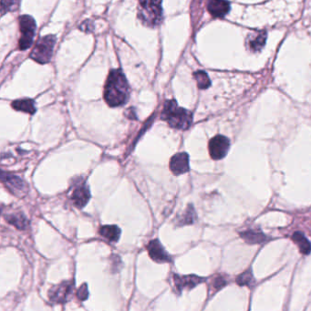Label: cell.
<instances>
[{"mask_svg": "<svg viewBox=\"0 0 311 311\" xmlns=\"http://www.w3.org/2000/svg\"><path fill=\"white\" fill-rule=\"evenodd\" d=\"M130 97V87L121 69H111L104 86V100L110 107L125 104Z\"/></svg>", "mask_w": 311, "mask_h": 311, "instance_id": "6da1fadb", "label": "cell"}, {"mask_svg": "<svg viewBox=\"0 0 311 311\" xmlns=\"http://www.w3.org/2000/svg\"><path fill=\"white\" fill-rule=\"evenodd\" d=\"M161 119L166 121L173 129L185 131L190 128L193 122V114L190 111L181 108L176 100H169L164 103Z\"/></svg>", "mask_w": 311, "mask_h": 311, "instance_id": "7a4b0ae2", "label": "cell"}, {"mask_svg": "<svg viewBox=\"0 0 311 311\" xmlns=\"http://www.w3.org/2000/svg\"><path fill=\"white\" fill-rule=\"evenodd\" d=\"M138 18L148 27L159 26L163 21L162 1H141L138 6Z\"/></svg>", "mask_w": 311, "mask_h": 311, "instance_id": "3957f363", "label": "cell"}, {"mask_svg": "<svg viewBox=\"0 0 311 311\" xmlns=\"http://www.w3.org/2000/svg\"><path fill=\"white\" fill-rule=\"evenodd\" d=\"M56 37L54 35H48L40 37L30 53V58L37 61V63H48L52 58L53 50L56 44Z\"/></svg>", "mask_w": 311, "mask_h": 311, "instance_id": "277c9868", "label": "cell"}, {"mask_svg": "<svg viewBox=\"0 0 311 311\" xmlns=\"http://www.w3.org/2000/svg\"><path fill=\"white\" fill-rule=\"evenodd\" d=\"M19 28L21 32V37L18 41V47L21 50H26L33 43L34 37L36 35L37 25L35 19L31 16L23 15L19 17Z\"/></svg>", "mask_w": 311, "mask_h": 311, "instance_id": "5b68a950", "label": "cell"}, {"mask_svg": "<svg viewBox=\"0 0 311 311\" xmlns=\"http://www.w3.org/2000/svg\"><path fill=\"white\" fill-rule=\"evenodd\" d=\"M75 289L74 280L63 281L48 291V299L52 304H64L71 299Z\"/></svg>", "mask_w": 311, "mask_h": 311, "instance_id": "8992f818", "label": "cell"}, {"mask_svg": "<svg viewBox=\"0 0 311 311\" xmlns=\"http://www.w3.org/2000/svg\"><path fill=\"white\" fill-rule=\"evenodd\" d=\"M1 179L3 184L6 186V188L10 191L13 195H16L18 197H22L23 195H26L28 191V187L26 183L17 175L2 172Z\"/></svg>", "mask_w": 311, "mask_h": 311, "instance_id": "52a82bcc", "label": "cell"}, {"mask_svg": "<svg viewBox=\"0 0 311 311\" xmlns=\"http://www.w3.org/2000/svg\"><path fill=\"white\" fill-rule=\"evenodd\" d=\"M208 148L212 158L214 160H221L228 153L230 148V142L226 136L216 135L210 140Z\"/></svg>", "mask_w": 311, "mask_h": 311, "instance_id": "ba28073f", "label": "cell"}, {"mask_svg": "<svg viewBox=\"0 0 311 311\" xmlns=\"http://www.w3.org/2000/svg\"><path fill=\"white\" fill-rule=\"evenodd\" d=\"M90 198V188L80 179L79 182L74 185L73 190L70 195V200L72 201L74 206L81 209L88 204Z\"/></svg>", "mask_w": 311, "mask_h": 311, "instance_id": "9c48e42d", "label": "cell"}, {"mask_svg": "<svg viewBox=\"0 0 311 311\" xmlns=\"http://www.w3.org/2000/svg\"><path fill=\"white\" fill-rule=\"evenodd\" d=\"M174 287L175 290L181 293L183 290H192L196 286L205 282L206 279L198 277L196 275H188V276H179L178 274H174Z\"/></svg>", "mask_w": 311, "mask_h": 311, "instance_id": "30bf717a", "label": "cell"}, {"mask_svg": "<svg viewBox=\"0 0 311 311\" xmlns=\"http://www.w3.org/2000/svg\"><path fill=\"white\" fill-rule=\"evenodd\" d=\"M150 258L157 263L172 262V258L165 250L159 240H152L146 247Z\"/></svg>", "mask_w": 311, "mask_h": 311, "instance_id": "8fae6325", "label": "cell"}, {"mask_svg": "<svg viewBox=\"0 0 311 311\" xmlns=\"http://www.w3.org/2000/svg\"><path fill=\"white\" fill-rule=\"evenodd\" d=\"M170 170L175 175L185 174L190 170L189 155L186 153H176L170 161Z\"/></svg>", "mask_w": 311, "mask_h": 311, "instance_id": "7c38bea8", "label": "cell"}, {"mask_svg": "<svg viewBox=\"0 0 311 311\" xmlns=\"http://www.w3.org/2000/svg\"><path fill=\"white\" fill-rule=\"evenodd\" d=\"M207 9L212 16L223 17L230 10V3L227 1H210L207 5Z\"/></svg>", "mask_w": 311, "mask_h": 311, "instance_id": "4fadbf2b", "label": "cell"}, {"mask_svg": "<svg viewBox=\"0 0 311 311\" xmlns=\"http://www.w3.org/2000/svg\"><path fill=\"white\" fill-rule=\"evenodd\" d=\"M240 237L248 244H261V243L268 241V237L260 230H254V229H249L247 231H244L240 233Z\"/></svg>", "mask_w": 311, "mask_h": 311, "instance_id": "5bb4252c", "label": "cell"}, {"mask_svg": "<svg viewBox=\"0 0 311 311\" xmlns=\"http://www.w3.org/2000/svg\"><path fill=\"white\" fill-rule=\"evenodd\" d=\"M11 106L14 110L17 111H22L25 113L34 114L37 109L35 107V103L31 99H19V100H14Z\"/></svg>", "mask_w": 311, "mask_h": 311, "instance_id": "9a60e30c", "label": "cell"}, {"mask_svg": "<svg viewBox=\"0 0 311 311\" xmlns=\"http://www.w3.org/2000/svg\"><path fill=\"white\" fill-rule=\"evenodd\" d=\"M5 218V220L8 222L9 224L13 225L14 227H16L19 230H24L28 226V222H27L26 216H24L20 212L6 214Z\"/></svg>", "mask_w": 311, "mask_h": 311, "instance_id": "2e32d148", "label": "cell"}, {"mask_svg": "<svg viewBox=\"0 0 311 311\" xmlns=\"http://www.w3.org/2000/svg\"><path fill=\"white\" fill-rule=\"evenodd\" d=\"M195 221H196V213H195V208L192 205H189L186 208V210L184 212V214L182 216H178L176 220V225L177 227H184V226L193 225L195 224Z\"/></svg>", "mask_w": 311, "mask_h": 311, "instance_id": "e0dca14e", "label": "cell"}, {"mask_svg": "<svg viewBox=\"0 0 311 311\" xmlns=\"http://www.w3.org/2000/svg\"><path fill=\"white\" fill-rule=\"evenodd\" d=\"M100 234L110 242H117L120 239L121 231L117 226H103L100 228Z\"/></svg>", "mask_w": 311, "mask_h": 311, "instance_id": "ac0fdd59", "label": "cell"}, {"mask_svg": "<svg viewBox=\"0 0 311 311\" xmlns=\"http://www.w3.org/2000/svg\"><path fill=\"white\" fill-rule=\"evenodd\" d=\"M292 240L299 247L301 253L309 255L311 252V243L301 232H295L292 236Z\"/></svg>", "mask_w": 311, "mask_h": 311, "instance_id": "d6986e66", "label": "cell"}, {"mask_svg": "<svg viewBox=\"0 0 311 311\" xmlns=\"http://www.w3.org/2000/svg\"><path fill=\"white\" fill-rule=\"evenodd\" d=\"M266 40H267V32L260 31L256 36L250 37V39L248 41V45H249L251 50L259 51L265 46Z\"/></svg>", "mask_w": 311, "mask_h": 311, "instance_id": "ffe728a7", "label": "cell"}, {"mask_svg": "<svg viewBox=\"0 0 311 311\" xmlns=\"http://www.w3.org/2000/svg\"><path fill=\"white\" fill-rule=\"evenodd\" d=\"M255 278H254L253 272L251 269H248L245 272H243L242 274L239 275L237 278V284L239 286H246L248 288L253 287L255 284Z\"/></svg>", "mask_w": 311, "mask_h": 311, "instance_id": "44dd1931", "label": "cell"}, {"mask_svg": "<svg viewBox=\"0 0 311 311\" xmlns=\"http://www.w3.org/2000/svg\"><path fill=\"white\" fill-rule=\"evenodd\" d=\"M194 77L196 79L197 86H198L199 89L205 90V89H207L211 85V81H210L208 75L205 71H203V70H198V71L195 72Z\"/></svg>", "mask_w": 311, "mask_h": 311, "instance_id": "7402d4cb", "label": "cell"}, {"mask_svg": "<svg viewBox=\"0 0 311 311\" xmlns=\"http://www.w3.org/2000/svg\"><path fill=\"white\" fill-rule=\"evenodd\" d=\"M227 285V279L222 275H217L213 278V280L210 282V291H212V294H214L222 290L223 288H225Z\"/></svg>", "mask_w": 311, "mask_h": 311, "instance_id": "603a6c76", "label": "cell"}, {"mask_svg": "<svg viewBox=\"0 0 311 311\" xmlns=\"http://www.w3.org/2000/svg\"><path fill=\"white\" fill-rule=\"evenodd\" d=\"M18 4H19V2H16V1H2V3H1V14H2V16L5 15V12L16 9V7H17L16 5Z\"/></svg>", "mask_w": 311, "mask_h": 311, "instance_id": "cb8c5ba5", "label": "cell"}, {"mask_svg": "<svg viewBox=\"0 0 311 311\" xmlns=\"http://www.w3.org/2000/svg\"><path fill=\"white\" fill-rule=\"evenodd\" d=\"M77 297L79 301H84L89 298V290H88V285L83 284L79 288L77 291Z\"/></svg>", "mask_w": 311, "mask_h": 311, "instance_id": "d4e9b609", "label": "cell"}]
</instances>
